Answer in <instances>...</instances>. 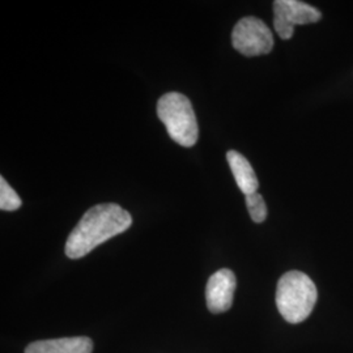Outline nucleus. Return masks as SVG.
Returning <instances> with one entry per match:
<instances>
[{
    "mask_svg": "<svg viewBox=\"0 0 353 353\" xmlns=\"http://www.w3.org/2000/svg\"><path fill=\"white\" fill-rule=\"evenodd\" d=\"M132 224L131 214L115 203L97 204L81 217L65 242V255L80 259L103 242L126 232Z\"/></svg>",
    "mask_w": 353,
    "mask_h": 353,
    "instance_id": "f257e3e1",
    "label": "nucleus"
},
{
    "mask_svg": "<svg viewBox=\"0 0 353 353\" xmlns=\"http://www.w3.org/2000/svg\"><path fill=\"white\" fill-rule=\"evenodd\" d=\"M318 292L313 280L300 271L284 274L276 288L279 313L290 323H301L312 314Z\"/></svg>",
    "mask_w": 353,
    "mask_h": 353,
    "instance_id": "f03ea898",
    "label": "nucleus"
},
{
    "mask_svg": "<svg viewBox=\"0 0 353 353\" xmlns=\"http://www.w3.org/2000/svg\"><path fill=\"white\" fill-rule=\"evenodd\" d=\"M157 115L169 137L183 147L195 145L199 130L189 99L178 92L164 94L157 102Z\"/></svg>",
    "mask_w": 353,
    "mask_h": 353,
    "instance_id": "7ed1b4c3",
    "label": "nucleus"
},
{
    "mask_svg": "<svg viewBox=\"0 0 353 353\" xmlns=\"http://www.w3.org/2000/svg\"><path fill=\"white\" fill-rule=\"evenodd\" d=\"M232 43L245 57L265 55L274 48V37L270 28L261 19L248 16L241 19L232 33Z\"/></svg>",
    "mask_w": 353,
    "mask_h": 353,
    "instance_id": "20e7f679",
    "label": "nucleus"
},
{
    "mask_svg": "<svg viewBox=\"0 0 353 353\" xmlns=\"http://www.w3.org/2000/svg\"><path fill=\"white\" fill-rule=\"evenodd\" d=\"M274 26L281 39H290L294 26L313 24L322 19V13L313 6L299 0L274 1Z\"/></svg>",
    "mask_w": 353,
    "mask_h": 353,
    "instance_id": "39448f33",
    "label": "nucleus"
},
{
    "mask_svg": "<svg viewBox=\"0 0 353 353\" xmlns=\"http://www.w3.org/2000/svg\"><path fill=\"white\" fill-rule=\"evenodd\" d=\"M237 280L233 271L221 268L208 279L205 288V300L208 310L214 314L228 312L233 303Z\"/></svg>",
    "mask_w": 353,
    "mask_h": 353,
    "instance_id": "423d86ee",
    "label": "nucleus"
},
{
    "mask_svg": "<svg viewBox=\"0 0 353 353\" xmlns=\"http://www.w3.org/2000/svg\"><path fill=\"white\" fill-rule=\"evenodd\" d=\"M93 341L87 336L38 341L26 347V353H92Z\"/></svg>",
    "mask_w": 353,
    "mask_h": 353,
    "instance_id": "0eeeda50",
    "label": "nucleus"
},
{
    "mask_svg": "<svg viewBox=\"0 0 353 353\" xmlns=\"http://www.w3.org/2000/svg\"><path fill=\"white\" fill-rule=\"evenodd\" d=\"M228 164L236 179L239 189L246 195L258 192L259 182L252 165L240 152L229 151L227 153Z\"/></svg>",
    "mask_w": 353,
    "mask_h": 353,
    "instance_id": "6e6552de",
    "label": "nucleus"
},
{
    "mask_svg": "<svg viewBox=\"0 0 353 353\" xmlns=\"http://www.w3.org/2000/svg\"><path fill=\"white\" fill-rule=\"evenodd\" d=\"M21 207V199L10 183L0 176V208L1 211H16Z\"/></svg>",
    "mask_w": 353,
    "mask_h": 353,
    "instance_id": "1a4fd4ad",
    "label": "nucleus"
},
{
    "mask_svg": "<svg viewBox=\"0 0 353 353\" xmlns=\"http://www.w3.org/2000/svg\"><path fill=\"white\" fill-rule=\"evenodd\" d=\"M246 207L249 210V214L254 223H263L267 217V205L265 199L261 194L254 192L250 195H246Z\"/></svg>",
    "mask_w": 353,
    "mask_h": 353,
    "instance_id": "9d476101",
    "label": "nucleus"
}]
</instances>
